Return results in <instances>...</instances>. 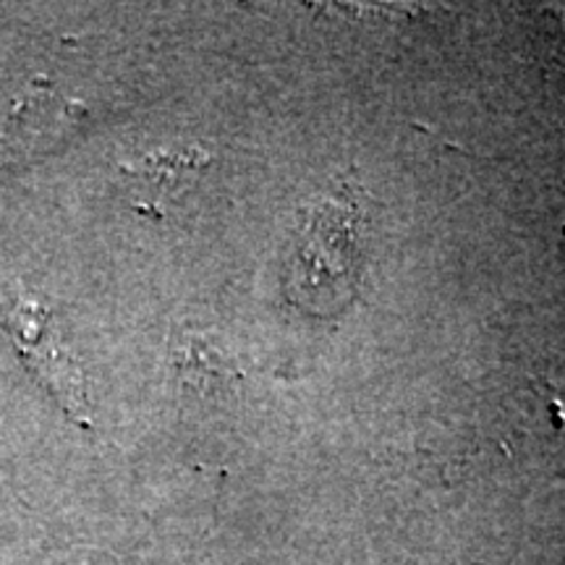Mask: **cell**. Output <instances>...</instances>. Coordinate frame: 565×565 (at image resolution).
Returning <instances> with one entry per match:
<instances>
[{
  "mask_svg": "<svg viewBox=\"0 0 565 565\" xmlns=\"http://www.w3.org/2000/svg\"><path fill=\"white\" fill-rule=\"evenodd\" d=\"M3 328L11 343L17 345L21 362L38 374L40 383L61 401L66 412L82 414L84 393L79 372H76V364L71 362L58 328L51 320V312L40 301L17 296L6 307Z\"/></svg>",
  "mask_w": 565,
  "mask_h": 565,
  "instance_id": "obj_1",
  "label": "cell"
},
{
  "mask_svg": "<svg viewBox=\"0 0 565 565\" xmlns=\"http://www.w3.org/2000/svg\"><path fill=\"white\" fill-rule=\"evenodd\" d=\"M84 108L58 92L38 84L24 92L0 126V168L47 152L82 124Z\"/></svg>",
  "mask_w": 565,
  "mask_h": 565,
  "instance_id": "obj_2",
  "label": "cell"
},
{
  "mask_svg": "<svg viewBox=\"0 0 565 565\" xmlns=\"http://www.w3.org/2000/svg\"><path fill=\"white\" fill-rule=\"evenodd\" d=\"M204 154L200 152H152L126 168L150 192H175L200 171Z\"/></svg>",
  "mask_w": 565,
  "mask_h": 565,
  "instance_id": "obj_3",
  "label": "cell"
}]
</instances>
